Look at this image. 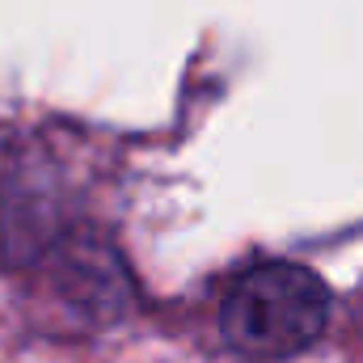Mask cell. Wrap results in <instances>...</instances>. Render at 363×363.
<instances>
[{"instance_id":"1","label":"cell","mask_w":363,"mask_h":363,"mask_svg":"<svg viewBox=\"0 0 363 363\" xmlns=\"http://www.w3.org/2000/svg\"><path fill=\"white\" fill-rule=\"evenodd\" d=\"M330 321V291L308 267L262 262L224 296V338L254 359H291L308 351Z\"/></svg>"}]
</instances>
